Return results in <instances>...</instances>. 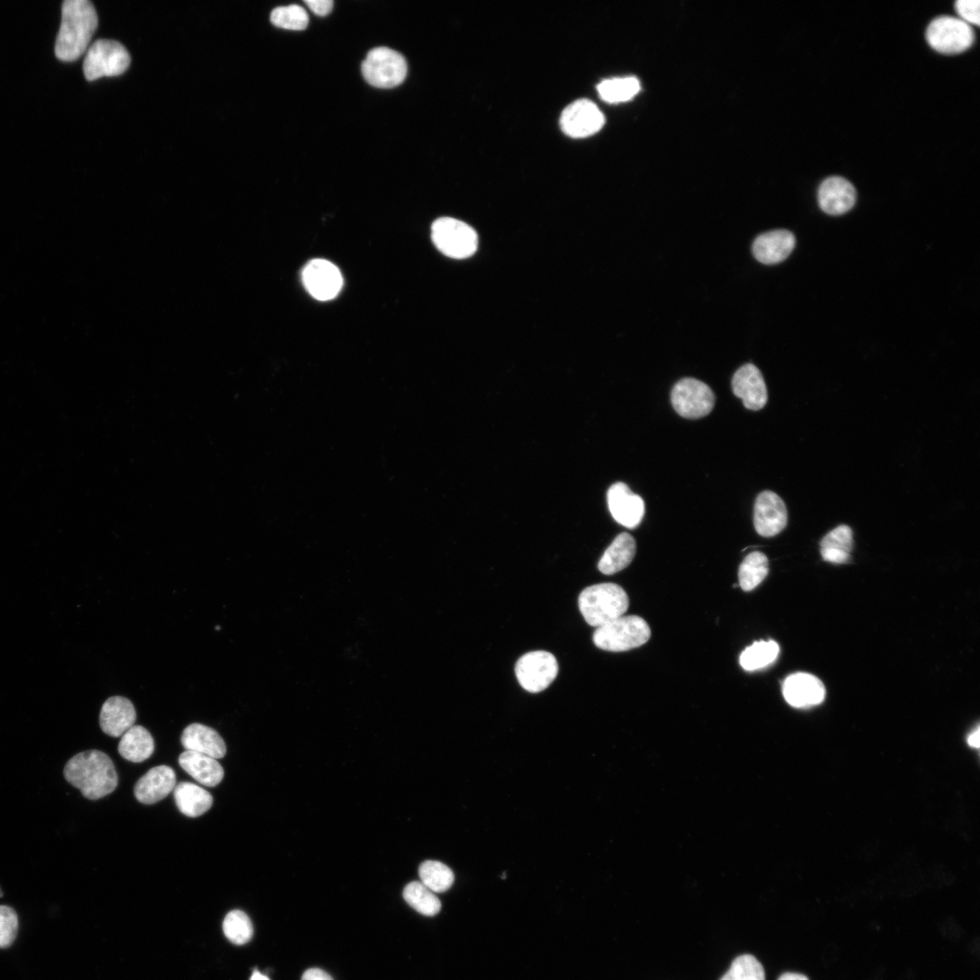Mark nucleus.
<instances>
[{
	"mask_svg": "<svg viewBox=\"0 0 980 980\" xmlns=\"http://www.w3.org/2000/svg\"><path fill=\"white\" fill-rule=\"evenodd\" d=\"M65 779L89 799H102L117 787L118 777L110 757L97 750L72 757L64 769Z\"/></svg>",
	"mask_w": 980,
	"mask_h": 980,
	"instance_id": "f257e3e1",
	"label": "nucleus"
},
{
	"mask_svg": "<svg viewBox=\"0 0 980 980\" xmlns=\"http://www.w3.org/2000/svg\"><path fill=\"white\" fill-rule=\"evenodd\" d=\"M97 24L96 11L90 1H64L54 46L56 57L64 62L77 60L86 51Z\"/></svg>",
	"mask_w": 980,
	"mask_h": 980,
	"instance_id": "f03ea898",
	"label": "nucleus"
},
{
	"mask_svg": "<svg viewBox=\"0 0 980 980\" xmlns=\"http://www.w3.org/2000/svg\"><path fill=\"white\" fill-rule=\"evenodd\" d=\"M578 604L585 622L597 628L622 616L628 609L629 598L620 585L603 583L583 589Z\"/></svg>",
	"mask_w": 980,
	"mask_h": 980,
	"instance_id": "7ed1b4c3",
	"label": "nucleus"
},
{
	"mask_svg": "<svg viewBox=\"0 0 980 980\" xmlns=\"http://www.w3.org/2000/svg\"><path fill=\"white\" fill-rule=\"evenodd\" d=\"M651 637V629L642 617L621 616L597 627L593 640L598 648L609 652H625L644 644Z\"/></svg>",
	"mask_w": 980,
	"mask_h": 980,
	"instance_id": "20e7f679",
	"label": "nucleus"
},
{
	"mask_svg": "<svg viewBox=\"0 0 980 980\" xmlns=\"http://www.w3.org/2000/svg\"><path fill=\"white\" fill-rule=\"evenodd\" d=\"M431 238L439 251L453 259L472 256L478 245L475 230L464 221L450 217H442L433 222Z\"/></svg>",
	"mask_w": 980,
	"mask_h": 980,
	"instance_id": "39448f33",
	"label": "nucleus"
},
{
	"mask_svg": "<svg viewBox=\"0 0 980 980\" xmlns=\"http://www.w3.org/2000/svg\"><path fill=\"white\" fill-rule=\"evenodd\" d=\"M361 71L369 84L379 88H391L405 80L407 65L401 54L380 46L368 51L362 63Z\"/></svg>",
	"mask_w": 980,
	"mask_h": 980,
	"instance_id": "423d86ee",
	"label": "nucleus"
},
{
	"mask_svg": "<svg viewBox=\"0 0 980 980\" xmlns=\"http://www.w3.org/2000/svg\"><path fill=\"white\" fill-rule=\"evenodd\" d=\"M130 61V54L121 43L99 39L87 51L83 65V74L88 81L119 75L126 71Z\"/></svg>",
	"mask_w": 980,
	"mask_h": 980,
	"instance_id": "0eeeda50",
	"label": "nucleus"
},
{
	"mask_svg": "<svg viewBox=\"0 0 980 980\" xmlns=\"http://www.w3.org/2000/svg\"><path fill=\"white\" fill-rule=\"evenodd\" d=\"M671 402L681 416L698 419L711 412L715 404V395L702 381L693 377H684L673 386Z\"/></svg>",
	"mask_w": 980,
	"mask_h": 980,
	"instance_id": "6e6552de",
	"label": "nucleus"
},
{
	"mask_svg": "<svg viewBox=\"0 0 980 980\" xmlns=\"http://www.w3.org/2000/svg\"><path fill=\"white\" fill-rule=\"evenodd\" d=\"M926 38L936 51L954 54L972 45L974 32L971 26L962 19L942 15L929 24Z\"/></svg>",
	"mask_w": 980,
	"mask_h": 980,
	"instance_id": "1a4fd4ad",
	"label": "nucleus"
},
{
	"mask_svg": "<svg viewBox=\"0 0 980 980\" xmlns=\"http://www.w3.org/2000/svg\"><path fill=\"white\" fill-rule=\"evenodd\" d=\"M515 675L520 685L532 693L545 690L556 678V658L545 651L530 652L521 656L515 664Z\"/></svg>",
	"mask_w": 980,
	"mask_h": 980,
	"instance_id": "9d476101",
	"label": "nucleus"
},
{
	"mask_svg": "<svg viewBox=\"0 0 980 980\" xmlns=\"http://www.w3.org/2000/svg\"><path fill=\"white\" fill-rule=\"evenodd\" d=\"M604 124V116L598 106L588 99H579L562 112L560 125L570 137L583 138L597 132Z\"/></svg>",
	"mask_w": 980,
	"mask_h": 980,
	"instance_id": "9b49d317",
	"label": "nucleus"
},
{
	"mask_svg": "<svg viewBox=\"0 0 980 980\" xmlns=\"http://www.w3.org/2000/svg\"><path fill=\"white\" fill-rule=\"evenodd\" d=\"M301 277L308 292L321 301L335 298L343 285L339 270L333 263L323 259L309 261L302 270Z\"/></svg>",
	"mask_w": 980,
	"mask_h": 980,
	"instance_id": "f8f14e48",
	"label": "nucleus"
},
{
	"mask_svg": "<svg viewBox=\"0 0 980 980\" xmlns=\"http://www.w3.org/2000/svg\"><path fill=\"white\" fill-rule=\"evenodd\" d=\"M753 522L756 532L764 537L779 534L787 525L788 512L784 501L772 491H763L754 504Z\"/></svg>",
	"mask_w": 980,
	"mask_h": 980,
	"instance_id": "ddd939ff",
	"label": "nucleus"
},
{
	"mask_svg": "<svg viewBox=\"0 0 980 980\" xmlns=\"http://www.w3.org/2000/svg\"><path fill=\"white\" fill-rule=\"evenodd\" d=\"M607 503L613 519L620 524L633 529L642 522L645 505L642 498L632 493L629 486L617 482L607 492Z\"/></svg>",
	"mask_w": 980,
	"mask_h": 980,
	"instance_id": "4468645a",
	"label": "nucleus"
},
{
	"mask_svg": "<svg viewBox=\"0 0 980 980\" xmlns=\"http://www.w3.org/2000/svg\"><path fill=\"white\" fill-rule=\"evenodd\" d=\"M731 387L746 408L760 410L768 400L767 387L760 369L751 363L741 366L733 375Z\"/></svg>",
	"mask_w": 980,
	"mask_h": 980,
	"instance_id": "2eb2a0df",
	"label": "nucleus"
},
{
	"mask_svg": "<svg viewBox=\"0 0 980 980\" xmlns=\"http://www.w3.org/2000/svg\"><path fill=\"white\" fill-rule=\"evenodd\" d=\"M786 701L795 708H807L820 703L825 697V687L816 676L806 672L789 675L782 683Z\"/></svg>",
	"mask_w": 980,
	"mask_h": 980,
	"instance_id": "dca6fc26",
	"label": "nucleus"
},
{
	"mask_svg": "<svg viewBox=\"0 0 980 980\" xmlns=\"http://www.w3.org/2000/svg\"><path fill=\"white\" fill-rule=\"evenodd\" d=\"M856 190L850 181L840 176H831L822 181L818 191L821 210L829 215H841L856 202Z\"/></svg>",
	"mask_w": 980,
	"mask_h": 980,
	"instance_id": "f3484780",
	"label": "nucleus"
},
{
	"mask_svg": "<svg viewBox=\"0 0 980 980\" xmlns=\"http://www.w3.org/2000/svg\"><path fill=\"white\" fill-rule=\"evenodd\" d=\"M176 786L174 770L166 765L149 769L135 784L134 795L143 804H154L172 791Z\"/></svg>",
	"mask_w": 980,
	"mask_h": 980,
	"instance_id": "a211bd4d",
	"label": "nucleus"
},
{
	"mask_svg": "<svg viewBox=\"0 0 980 980\" xmlns=\"http://www.w3.org/2000/svg\"><path fill=\"white\" fill-rule=\"evenodd\" d=\"M795 243V236L789 230H774L764 232L754 240L752 253L756 260L763 264H777L789 256Z\"/></svg>",
	"mask_w": 980,
	"mask_h": 980,
	"instance_id": "6ab92c4d",
	"label": "nucleus"
},
{
	"mask_svg": "<svg viewBox=\"0 0 980 980\" xmlns=\"http://www.w3.org/2000/svg\"><path fill=\"white\" fill-rule=\"evenodd\" d=\"M100 727L112 737L122 736L136 720V711L130 700L122 696L108 698L100 711Z\"/></svg>",
	"mask_w": 980,
	"mask_h": 980,
	"instance_id": "aec40b11",
	"label": "nucleus"
},
{
	"mask_svg": "<svg viewBox=\"0 0 980 980\" xmlns=\"http://www.w3.org/2000/svg\"><path fill=\"white\" fill-rule=\"evenodd\" d=\"M181 744L186 750L195 751L221 759L226 754V744L220 734L211 727L201 723H191L181 733Z\"/></svg>",
	"mask_w": 980,
	"mask_h": 980,
	"instance_id": "412c9836",
	"label": "nucleus"
},
{
	"mask_svg": "<svg viewBox=\"0 0 980 980\" xmlns=\"http://www.w3.org/2000/svg\"><path fill=\"white\" fill-rule=\"evenodd\" d=\"M180 766L196 781L215 787L223 779L224 770L216 759L195 751L185 750L179 756Z\"/></svg>",
	"mask_w": 980,
	"mask_h": 980,
	"instance_id": "4be33fe9",
	"label": "nucleus"
},
{
	"mask_svg": "<svg viewBox=\"0 0 980 980\" xmlns=\"http://www.w3.org/2000/svg\"><path fill=\"white\" fill-rule=\"evenodd\" d=\"M636 553L634 538L628 533L618 534L604 551L598 569L604 574H613L626 568Z\"/></svg>",
	"mask_w": 980,
	"mask_h": 980,
	"instance_id": "5701e85b",
	"label": "nucleus"
},
{
	"mask_svg": "<svg viewBox=\"0 0 980 980\" xmlns=\"http://www.w3.org/2000/svg\"><path fill=\"white\" fill-rule=\"evenodd\" d=\"M173 796L179 810L190 818L202 815L211 808L213 802L209 791L191 782L176 784Z\"/></svg>",
	"mask_w": 980,
	"mask_h": 980,
	"instance_id": "b1692460",
	"label": "nucleus"
},
{
	"mask_svg": "<svg viewBox=\"0 0 980 980\" xmlns=\"http://www.w3.org/2000/svg\"><path fill=\"white\" fill-rule=\"evenodd\" d=\"M853 534L847 524H840L829 531L820 541L822 558L832 564H847L851 559Z\"/></svg>",
	"mask_w": 980,
	"mask_h": 980,
	"instance_id": "393cba45",
	"label": "nucleus"
},
{
	"mask_svg": "<svg viewBox=\"0 0 980 980\" xmlns=\"http://www.w3.org/2000/svg\"><path fill=\"white\" fill-rule=\"evenodd\" d=\"M154 741L151 733L141 725H133L122 736L118 745L120 755L131 762H142L153 753Z\"/></svg>",
	"mask_w": 980,
	"mask_h": 980,
	"instance_id": "a878e982",
	"label": "nucleus"
},
{
	"mask_svg": "<svg viewBox=\"0 0 980 980\" xmlns=\"http://www.w3.org/2000/svg\"><path fill=\"white\" fill-rule=\"evenodd\" d=\"M769 573L767 556L758 551L749 554L740 564L738 577L740 588L749 592L756 588Z\"/></svg>",
	"mask_w": 980,
	"mask_h": 980,
	"instance_id": "bb28decb",
	"label": "nucleus"
},
{
	"mask_svg": "<svg viewBox=\"0 0 980 980\" xmlns=\"http://www.w3.org/2000/svg\"><path fill=\"white\" fill-rule=\"evenodd\" d=\"M779 652V644L774 641L754 642L740 653V664L749 671L762 669L772 663Z\"/></svg>",
	"mask_w": 980,
	"mask_h": 980,
	"instance_id": "cd10ccee",
	"label": "nucleus"
},
{
	"mask_svg": "<svg viewBox=\"0 0 980 980\" xmlns=\"http://www.w3.org/2000/svg\"><path fill=\"white\" fill-rule=\"evenodd\" d=\"M405 901L418 913L432 916L441 909V902L436 894L419 881L407 884L403 890Z\"/></svg>",
	"mask_w": 980,
	"mask_h": 980,
	"instance_id": "c85d7f7f",
	"label": "nucleus"
},
{
	"mask_svg": "<svg viewBox=\"0 0 980 980\" xmlns=\"http://www.w3.org/2000/svg\"><path fill=\"white\" fill-rule=\"evenodd\" d=\"M640 89V82L633 76L606 79L597 85L600 97L612 103L631 100Z\"/></svg>",
	"mask_w": 980,
	"mask_h": 980,
	"instance_id": "c756f323",
	"label": "nucleus"
},
{
	"mask_svg": "<svg viewBox=\"0 0 980 980\" xmlns=\"http://www.w3.org/2000/svg\"><path fill=\"white\" fill-rule=\"evenodd\" d=\"M418 874L420 882L434 893L448 890L455 878L453 871L446 865L436 860L424 861Z\"/></svg>",
	"mask_w": 980,
	"mask_h": 980,
	"instance_id": "7c9ffc66",
	"label": "nucleus"
},
{
	"mask_svg": "<svg viewBox=\"0 0 980 980\" xmlns=\"http://www.w3.org/2000/svg\"><path fill=\"white\" fill-rule=\"evenodd\" d=\"M223 932L226 937L236 945H243L250 940L253 926L250 917L241 910H232L223 921Z\"/></svg>",
	"mask_w": 980,
	"mask_h": 980,
	"instance_id": "2f4dec72",
	"label": "nucleus"
},
{
	"mask_svg": "<svg viewBox=\"0 0 980 980\" xmlns=\"http://www.w3.org/2000/svg\"><path fill=\"white\" fill-rule=\"evenodd\" d=\"M720 980H765L762 965L751 955L736 957Z\"/></svg>",
	"mask_w": 980,
	"mask_h": 980,
	"instance_id": "473e14b6",
	"label": "nucleus"
},
{
	"mask_svg": "<svg viewBox=\"0 0 980 980\" xmlns=\"http://www.w3.org/2000/svg\"><path fill=\"white\" fill-rule=\"evenodd\" d=\"M270 21L280 28L302 30L308 25L309 15L302 6L289 5L274 8L270 13Z\"/></svg>",
	"mask_w": 980,
	"mask_h": 980,
	"instance_id": "72a5a7b5",
	"label": "nucleus"
},
{
	"mask_svg": "<svg viewBox=\"0 0 980 980\" xmlns=\"http://www.w3.org/2000/svg\"><path fill=\"white\" fill-rule=\"evenodd\" d=\"M18 929V917L15 911L7 906H0V947L9 946L15 939Z\"/></svg>",
	"mask_w": 980,
	"mask_h": 980,
	"instance_id": "f704fd0d",
	"label": "nucleus"
},
{
	"mask_svg": "<svg viewBox=\"0 0 980 980\" xmlns=\"http://www.w3.org/2000/svg\"><path fill=\"white\" fill-rule=\"evenodd\" d=\"M979 0H957L956 9L962 20L979 25Z\"/></svg>",
	"mask_w": 980,
	"mask_h": 980,
	"instance_id": "c9c22d12",
	"label": "nucleus"
},
{
	"mask_svg": "<svg viewBox=\"0 0 980 980\" xmlns=\"http://www.w3.org/2000/svg\"><path fill=\"white\" fill-rule=\"evenodd\" d=\"M305 4L318 15H326L333 8L332 0H306Z\"/></svg>",
	"mask_w": 980,
	"mask_h": 980,
	"instance_id": "e433bc0d",
	"label": "nucleus"
},
{
	"mask_svg": "<svg viewBox=\"0 0 980 980\" xmlns=\"http://www.w3.org/2000/svg\"><path fill=\"white\" fill-rule=\"evenodd\" d=\"M301 980H333L325 971L319 968H310L304 972Z\"/></svg>",
	"mask_w": 980,
	"mask_h": 980,
	"instance_id": "4c0bfd02",
	"label": "nucleus"
},
{
	"mask_svg": "<svg viewBox=\"0 0 980 980\" xmlns=\"http://www.w3.org/2000/svg\"><path fill=\"white\" fill-rule=\"evenodd\" d=\"M778 980H809L806 975L799 973H784Z\"/></svg>",
	"mask_w": 980,
	"mask_h": 980,
	"instance_id": "58836bf2",
	"label": "nucleus"
},
{
	"mask_svg": "<svg viewBox=\"0 0 980 980\" xmlns=\"http://www.w3.org/2000/svg\"><path fill=\"white\" fill-rule=\"evenodd\" d=\"M979 728L977 727L967 738V743L973 748H979Z\"/></svg>",
	"mask_w": 980,
	"mask_h": 980,
	"instance_id": "ea45409f",
	"label": "nucleus"
},
{
	"mask_svg": "<svg viewBox=\"0 0 980 980\" xmlns=\"http://www.w3.org/2000/svg\"><path fill=\"white\" fill-rule=\"evenodd\" d=\"M250 980H270V979L266 975H264L261 973H260L259 971L255 970L252 973Z\"/></svg>",
	"mask_w": 980,
	"mask_h": 980,
	"instance_id": "a19ab883",
	"label": "nucleus"
},
{
	"mask_svg": "<svg viewBox=\"0 0 980 980\" xmlns=\"http://www.w3.org/2000/svg\"><path fill=\"white\" fill-rule=\"evenodd\" d=\"M2 896H3V892H2V890L0 888V897H2Z\"/></svg>",
	"mask_w": 980,
	"mask_h": 980,
	"instance_id": "79ce46f5",
	"label": "nucleus"
}]
</instances>
